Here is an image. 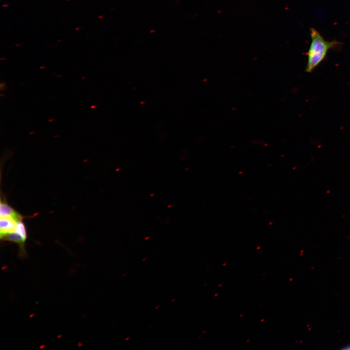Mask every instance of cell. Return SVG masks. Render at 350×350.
Returning <instances> with one entry per match:
<instances>
[{
    "label": "cell",
    "instance_id": "6da1fadb",
    "mask_svg": "<svg viewBox=\"0 0 350 350\" xmlns=\"http://www.w3.org/2000/svg\"><path fill=\"white\" fill-rule=\"evenodd\" d=\"M311 42L307 52V63L305 71L312 72L325 59L328 51L330 49L339 50L342 43L336 40L331 41L324 39L320 34L315 28H310Z\"/></svg>",
    "mask_w": 350,
    "mask_h": 350
},
{
    "label": "cell",
    "instance_id": "7a4b0ae2",
    "mask_svg": "<svg viewBox=\"0 0 350 350\" xmlns=\"http://www.w3.org/2000/svg\"><path fill=\"white\" fill-rule=\"evenodd\" d=\"M1 240L9 241L18 244L19 247L20 253L22 256L26 254L25 243L27 237L14 230L8 234L0 236Z\"/></svg>",
    "mask_w": 350,
    "mask_h": 350
},
{
    "label": "cell",
    "instance_id": "3957f363",
    "mask_svg": "<svg viewBox=\"0 0 350 350\" xmlns=\"http://www.w3.org/2000/svg\"><path fill=\"white\" fill-rule=\"evenodd\" d=\"M0 217H12L18 221L23 219V216L13 209L7 202L2 199L0 204Z\"/></svg>",
    "mask_w": 350,
    "mask_h": 350
},
{
    "label": "cell",
    "instance_id": "277c9868",
    "mask_svg": "<svg viewBox=\"0 0 350 350\" xmlns=\"http://www.w3.org/2000/svg\"><path fill=\"white\" fill-rule=\"evenodd\" d=\"M19 221L12 217H0V236L13 231Z\"/></svg>",
    "mask_w": 350,
    "mask_h": 350
},
{
    "label": "cell",
    "instance_id": "5b68a950",
    "mask_svg": "<svg viewBox=\"0 0 350 350\" xmlns=\"http://www.w3.org/2000/svg\"><path fill=\"white\" fill-rule=\"evenodd\" d=\"M342 350H350V344L344 346V348H341Z\"/></svg>",
    "mask_w": 350,
    "mask_h": 350
},
{
    "label": "cell",
    "instance_id": "8992f818",
    "mask_svg": "<svg viewBox=\"0 0 350 350\" xmlns=\"http://www.w3.org/2000/svg\"><path fill=\"white\" fill-rule=\"evenodd\" d=\"M5 88V84L1 83V84H0V89H1V90H4Z\"/></svg>",
    "mask_w": 350,
    "mask_h": 350
}]
</instances>
